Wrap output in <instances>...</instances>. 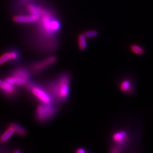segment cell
Wrapping results in <instances>:
<instances>
[{
  "label": "cell",
  "mask_w": 153,
  "mask_h": 153,
  "mask_svg": "<svg viewBox=\"0 0 153 153\" xmlns=\"http://www.w3.org/2000/svg\"><path fill=\"white\" fill-rule=\"evenodd\" d=\"M71 76L68 73H62L54 80L48 82L45 87L53 101L61 103L69 97Z\"/></svg>",
  "instance_id": "6da1fadb"
},
{
  "label": "cell",
  "mask_w": 153,
  "mask_h": 153,
  "mask_svg": "<svg viewBox=\"0 0 153 153\" xmlns=\"http://www.w3.org/2000/svg\"><path fill=\"white\" fill-rule=\"evenodd\" d=\"M25 86L41 103L50 104L52 103V98L46 88L30 81L28 82Z\"/></svg>",
  "instance_id": "7a4b0ae2"
},
{
  "label": "cell",
  "mask_w": 153,
  "mask_h": 153,
  "mask_svg": "<svg viewBox=\"0 0 153 153\" xmlns=\"http://www.w3.org/2000/svg\"><path fill=\"white\" fill-rule=\"evenodd\" d=\"M57 112V108L52 103H41L36 108L35 117L39 121L44 122L51 120L55 116Z\"/></svg>",
  "instance_id": "3957f363"
},
{
  "label": "cell",
  "mask_w": 153,
  "mask_h": 153,
  "mask_svg": "<svg viewBox=\"0 0 153 153\" xmlns=\"http://www.w3.org/2000/svg\"><path fill=\"white\" fill-rule=\"evenodd\" d=\"M57 61V57L54 55L50 56L43 60L34 62L30 66V71L33 74H38L46 69L50 66L55 64Z\"/></svg>",
  "instance_id": "277c9868"
},
{
  "label": "cell",
  "mask_w": 153,
  "mask_h": 153,
  "mask_svg": "<svg viewBox=\"0 0 153 153\" xmlns=\"http://www.w3.org/2000/svg\"><path fill=\"white\" fill-rule=\"evenodd\" d=\"M40 13L39 14H33L30 13V14L29 15L15 16L13 18V21L15 23L20 24H31L33 23H36L38 22L39 19Z\"/></svg>",
  "instance_id": "5b68a950"
},
{
  "label": "cell",
  "mask_w": 153,
  "mask_h": 153,
  "mask_svg": "<svg viewBox=\"0 0 153 153\" xmlns=\"http://www.w3.org/2000/svg\"><path fill=\"white\" fill-rule=\"evenodd\" d=\"M10 75L21 78L29 82L30 81L31 71L27 68L19 67L13 69L10 72Z\"/></svg>",
  "instance_id": "8992f818"
},
{
  "label": "cell",
  "mask_w": 153,
  "mask_h": 153,
  "mask_svg": "<svg viewBox=\"0 0 153 153\" xmlns=\"http://www.w3.org/2000/svg\"><path fill=\"white\" fill-rule=\"evenodd\" d=\"M0 90L2 93L5 94L6 96L11 97L14 96L16 92V86L9 83L5 80L0 79Z\"/></svg>",
  "instance_id": "52a82bcc"
},
{
  "label": "cell",
  "mask_w": 153,
  "mask_h": 153,
  "mask_svg": "<svg viewBox=\"0 0 153 153\" xmlns=\"http://www.w3.org/2000/svg\"><path fill=\"white\" fill-rule=\"evenodd\" d=\"M5 81L14 86H25L28 82L22 78L11 75L6 77Z\"/></svg>",
  "instance_id": "ba28073f"
},
{
  "label": "cell",
  "mask_w": 153,
  "mask_h": 153,
  "mask_svg": "<svg viewBox=\"0 0 153 153\" xmlns=\"http://www.w3.org/2000/svg\"><path fill=\"white\" fill-rule=\"evenodd\" d=\"M127 133L126 131H116L112 135V140L117 145H120L125 142L126 140Z\"/></svg>",
  "instance_id": "9c48e42d"
},
{
  "label": "cell",
  "mask_w": 153,
  "mask_h": 153,
  "mask_svg": "<svg viewBox=\"0 0 153 153\" xmlns=\"http://www.w3.org/2000/svg\"><path fill=\"white\" fill-rule=\"evenodd\" d=\"M9 126L13 129L14 133H16V134L19 136H25L27 134L26 129L16 123H12Z\"/></svg>",
  "instance_id": "30bf717a"
},
{
  "label": "cell",
  "mask_w": 153,
  "mask_h": 153,
  "mask_svg": "<svg viewBox=\"0 0 153 153\" xmlns=\"http://www.w3.org/2000/svg\"><path fill=\"white\" fill-rule=\"evenodd\" d=\"M10 55V62L13 63L18 62L21 59V53L18 49H13L8 51Z\"/></svg>",
  "instance_id": "8fae6325"
},
{
  "label": "cell",
  "mask_w": 153,
  "mask_h": 153,
  "mask_svg": "<svg viewBox=\"0 0 153 153\" xmlns=\"http://www.w3.org/2000/svg\"><path fill=\"white\" fill-rule=\"evenodd\" d=\"M14 133V131L13 129L11 128V126H9V128L7 129V130L0 137V142L2 143L7 142L12 137Z\"/></svg>",
  "instance_id": "7c38bea8"
},
{
  "label": "cell",
  "mask_w": 153,
  "mask_h": 153,
  "mask_svg": "<svg viewBox=\"0 0 153 153\" xmlns=\"http://www.w3.org/2000/svg\"><path fill=\"white\" fill-rule=\"evenodd\" d=\"M78 46L79 48L84 51L87 48V42H86V38L84 35L83 33L79 34L78 36Z\"/></svg>",
  "instance_id": "4fadbf2b"
},
{
  "label": "cell",
  "mask_w": 153,
  "mask_h": 153,
  "mask_svg": "<svg viewBox=\"0 0 153 153\" xmlns=\"http://www.w3.org/2000/svg\"><path fill=\"white\" fill-rule=\"evenodd\" d=\"M131 83L128 79H124L121 82L120 89L123 93H128L131 90Z\"/></svg>",
  "instance_id": "5bb4252c"
},
{
  "label": "cell",
  "mask_w": 153,
  "mask_h": 153,
  "mask_svg": "<svg viewBox=\"0 0 153 153\" xmlns=\"http://www.w3.org/2000/svg\"><path fill=\"white\" fill-rule=\"evenodd\" d=\"M131 52L137 55H142L144 53V49L136 44H131L130 47Z\"/></svg>",
  "instance_id": "9a60e30c"
},
{
  "label": "cell",
  "mask_w": 153,
  "mask_h": 153,
  "mask_svg": "<svg viewBox=\"0 0 153 153\" xmlns=\"http://www.w3.org/2000/svg\"><path fill=\"white\" fill-rule=\"evenodd\" d=\"M10 61V55L9 52H6L0 56V66Z\"/></svg>",
  "instance_id": "2e32d148"
},
{
  "label": "cell",
  "mask_w": 153,
  "mask_h": 153,
  "mask_svg": "<svg viewBox=\"0 0 153 153\" xmlns=\"http://www.w3.org/2000/svg\"><path fill=\"white\" fill-rule=\"evenodd\" d=\"M86 38H92L98 35V32L96 30H90L83 33Z\"/></svg>",
  "instance_id": "e0dca14e"
},
{
  "label": "cell",
  "mask_w": 153,
  "mask_h": 153,
  "mask_svg": "<svg viewBox=\"0 0 153 153\" xmlns=\"http://www.w3.org/2000/svg\"><path fill=\"white\" fill-rule=\"evenodd\" d=\"M86 152V150L83 148H78L76 150V153H85Z\"/></svg>",
  "instance_id": "ac0fdd59"
},
{
  "label": "cell",
  "mask_w": 153,
  "mask_h": 153,
  "mask_svg": "<svg viewBox=\"0 0 153 153\" xmlns=\"http://www.w3.org/2000/svg\"><path fill=\"white\" fill-rule=\"evenodd\" d=\"M15 153H21V151L20 150H17V151H16L15 152H14Z\"/></svg>",
  "instance_id": "d6986e66"
}]
</instances>
